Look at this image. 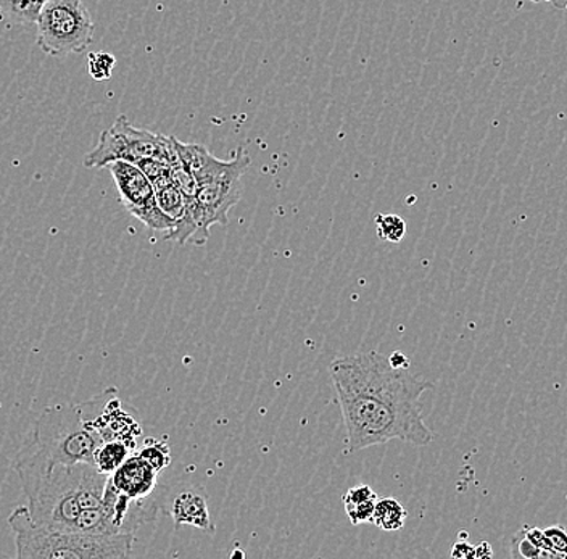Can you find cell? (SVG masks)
I'll return each mask as SVG.
<instances>
[{
  "label": "cell",
  "mask_w": 567,
  "mask_h": 559,
  "mask_svg": "<svg viewBox=\"0 0 567 559\" xmlns=\"http://www.w3.org/2000/svg\"><path fill=\"white\" fill-rule=\"evenodd\" d=\"M145 158L166 163L172 168L181 163L173 137L134 127L122 115L101 134L97 145L84 157V166L101 169L113 162L136 163Z\"/></svg>",
  "instance_id": "8992f818"
},
{
  "label": "cell",
  "mask_w": 567,
  "mask_h": 559,
  "mask_svg": "<svg viewBox=\"0 0 567 559\" xmlns=\"http://www.w3.org/2000/svg\"><path fill=\"white\" fill-rule=\"evenodd\" d=\"M408 518L405 506L399 504L395 498H381L375 501L374 515L371 522L385 532H396L403 529Z\"/></svg>",
  "instance_id": "7c38bea8"
},
{
  "label": "cell",
  "mask_w": 567,
  "mask_h": 559,
  "mask_svg": "<svg viewBox=\"0 0 567 559\" xmlns=\"http://www.w3.org/2000/svg\"><path fill=\"white\" fill-rule=\"evenodd\" d=\"M492 557H494V551H492V547L487 544V541H482V544L477 545L476 555H474V558L485 559Z\"/></svg>",
  "instance_id": "d4e9b609"
},
{
  "label": "cell",
  "mask_w": 567,
  "mask_h": 559,
  "mask_svg": "<svg viewBox=\"0 0 567 559\" xmlns=\"http://www.w3.org/2000/svg\"><path fill=\"white\" fill-rule=\"evenodd\" d=\"M230 558H246V553H244L243 550H234L233 553H230Z\"/></svg>",
  "instance_id": "484cf974"
},
{
  "label": "cell",
  "mask_w": 567,
  "mask_h": 559,
  "mask_svg": "<svg viewBox=\"0 0 567 559\" xmlns=\"http://www.w3.org/2000/svg\"><path fill=\"white\" fill-rule=\"evenodd\" d=\"M168 515L172 516L175 526L183 524L194 526L207 534H215V524L212 521L210 506H208V494L204 487L197 484H183L176 487L173 495H169Z\"/></svg>",
  "instance_id": "30bf717a"
},
{
  "label": "cell",
  "mask_w": 567,
  "mask_h": 559,
  "mask_svg": "<svg viewBox=\"0 0 567 559\" xmlns=\"http://www.w3.org/2000/svg\"><path fill=\"white\" fill-rule=\"evenodd\" d=\"M84 426L101 442L123 441L136 451L137 437L142 434L136 417L123 412L118 389L110 387L97 397L80 403Z\"/></svg>",
  "instance_id": "9c48e42d"
},
{
  "label": "cell",
  "mask_w": 567,
  "mask_h": 559,
  "mask_svg": "<svg viewBox=\"0 0 567 559\" xmlns=\"http://www.w3.org/2000/svg\"><path fill=\"white\" fill-rule=\"evenodd\" d=\"M250 155L240 148L219 175L197 187L195 199H186V214L176 222L181 242L205 246L213 225L228 226L230 208L236 207L243 190V176L250 166Z\"/></svg>",
  "instance_id": "5b68a950"
},
{
  "label": "cell",
  "mask_w": 567,
  "mask_h": 559,
  "mask_svg": "<svg viewBox=\"0 0 567 559\" xmlns=\"http://www.w3.org/2000/svg\"><path fill=\"white\" fill-rule=\"evenodd\" d=\"M375 229H378L379 239L399 244L405 239L406 221L399 215L381 214L375 217Z\"/></svg>",
  "instance_id": "e0dca14e"
},
{
  "label": "cell",
  "mask_w": 567,
  "mask_h": 559,
  "mask_svg": "<svg viewBox=\"0 0 567 559\" xmlns=\"http://www.w3.org/2000/svg\"><path fill=\"white\" fill-rule=\"evenodd\" d=\"M155 196H157V204L159 210L177 222L186 214V197L181 193L179 187L176 186L175 180L165 186L155 189Z\"/></svg>",
  "instance_id": "9a60e30c"
},
{
  "label": "cell",
  "mask_w": 567,
  "mask_h": 559,
  "mask_svg": "<svg viewBox=\"0 0 567 559\" xmlns=\"http://www.w3.org/2000/svg\"><path fill=\"white\" fill-rule=\"evenodd\" d=\"M106 169L115 180L120 201L134 218L140 219L155 232L166 235L175 228L176 222L159 210L151 180L134 163L113 162L106 166Z\"/></svg>",
  "instance_id": "ba28073f"
},
{
  "label": "cell",
  "mask_w": 567,
  "mask_h": 559,
  "mask_svg": "<svg viewBox=\"0 0 567 559\" xmlns=\"http://www.w3.org/2000/svg\"><path fill=\"white\" fill-rule=\"evenodd\" d=\"M532 2H544V0H532Z\"/></svg>",
  "instance_id": "4316f807"
},
{
  "label": "cell",
  "mask_w": 567,
  "mask_h": 559,
  "mask_svg": "<svg viewBox=\"0 0 567 559\" xmlns=\"http://www.w3.org/2000/svg\"><path fill=\"white\" fill-rule=\"evenodd\" d=\"M556 558H567V529L563 526H553L544 530Z\"/></svg>",
  "instance_id": "44dd1931"
},
{
  "label": "cell",
  "mask_w": 567,
  "mask_h": 559,
  "mask_svg": "<svg viewBox=\"0 0 567 559\" xmlns=\"http://www.w3.org/2000/svg\"><path fill=\"white\" fill-rule=\"evenodd\" d=\"M38 44L44 54H81L94 39L95 24L83 0H49L38 20Z\"/></svg>",
  "instance_id": "52a82bcc"
},
{
  "label": "cell",
  "mask_w": 567,
  "mask_h": 559,
  "mask_svg": "<svg viewBox=\"0 0 567 559\" xmlns=\"http://www.w3.org/2000/svg\"><path fill=\"white\" fill-rule=\"evenodd\" d=\"M102 442L84 426L80 405L48 406L35 420L33 435L13 458L17 476L49 473L55 466L94 465Z\"/></svg>",
  "instance_id": "3957f363"
},
{
  "label": "cell",
  "mask_w": 567,
  "mask_h": 559,
  "mask_svg": "<svg viewBox=\"0 0 567 559\" xmlns=\"http://www.w3.org/2000/svg\"><path fill=\"white\" fill-rule=\"evenodd\" d=\"M137 455L142 456L157 473H162L163 469L172 465L169 445L166 442L157 441V438H147Z\"/></svg>",
  "instance_id": "2e32d148"
},
{
  "label": "cell",
  "mask_w": 567,
  "mask_h": 559,
  "mask_svg": "<svg viewBox=\"0 0 567 559\" xmlns=\"http://www.w3.org/2000/svg\"><path fill=\"white\" fill-rule=\"evenodd\" d=\"M116 59L109 52H92L87 56L89 76L92 80L106 81L112 77L113 69H115Z\"/></svg>",
  "instance_id": "d6986e66"
},
{
  "label": "cell",
  "mask_w": 567,
  "mask_h": 559,
  "mask_svg": "<svg viewBox=\"0 0 567 559\" xmlns=\"http://www.w3.org/2000/svg\"><path fill=\"white\" fill-rule=\"evenodd\" d=\"M388 360H389L390 366L395 368V370H408V368L411 366L410 359H408L405 353L400 352V350H396V352H393L392 355H390Z\"/></svg>",
  "instance_id": "cb8c5ba5"
},
{
  "label": "cell",
  "mask_w": 567,
  "mask_h": 559,
  "mask_svg": "<svg viewBox=\"0 0 567 559\" xmlns=\"http://www.w3.org/2000/svg\"><path fill=\"white\" fill-rule=\"evenodd\" d=\"M9 526L20 559H118L133 550L134 534H84L35 526L28 506H18Z\"/></svg>",
  "instance_id": "277c9868"
},
{
  "label": "cell",
  "mask_w": 567,
  "mask_h": 559,
  "mask_svg": "<svg viewBox=\"0 0 567 559\" xmlns=\"http://www.w3.org/2000/svg\"><path fill=\"white\" fill-rule=\"evenodd\" d=\"M375 501L368 500L361 501V504H350L346 506L347 516H349L350 522L353 526H360V524L371 522L372 515H374Z\"/></svg>",
  "instance_id": "ffe728a7"
},
{
  "label": "cell",
  "mask_w": 567,
  "mask_h": 559,
  "mask_svg": "<svg viewBox=\"0 0 567 559\" xmlns=\"http://www.w3.org/2000/svg\"><path fill=\"white\" fill-rule=\"evenodd\" d=\"M95 465H59L44 474L18 477L28 497V511L35 526L76 530L83 511L104 501L109 483Z\"/></svg>",
  "instance_id": "7a4b0ae2"
},
{
  "label": "cell",
  "mask_w": 567,
  "mask_h": 559,
  "mask_svg": "<svg viewBox=\"0 0 567 559\" xmlns=\"http://www.w3.org/2000/svg\"><path fill=\"white\" fill-rule=\"evenodd\" d=\"M342 410L349 448L364 451L390 441L425 447L434 441L425 426L421 397L434 387L408 370L390 366L378 352L337 356L329 368Z\"/></svg>",
  "instance_id": "6da1fadb"
},
{
  "label": "cell",
  "mask_w": 567,
  "mask_h": 559,
  "mask_svg": "<svg viewBox=\"0 0 567 559\" xmlns=\"http://www.w3.org/2000/svg\"><path fill=\"white\" fill-rule=\"evenodd\" d=\"M514 545H516V547H514V550H516L514 551V555H519V557L527 559L544 558V551H542L540 548L535 547L526 536L520 540L516 539Z\"/></svg>",
  "instance_id": "7402d4cb"
},
{
  "label": "cell",
  "mask_w": 567,
  "mask_h": 559,
  "mask_svg": "<svg viewBox=\"0 0 567 559\" xmlns=\"http://www.w3.org/2000/svg\"><path fill=\"white\" fill-rule=\"evenodd\" d=\"M134 165L147 176L154 189L173 183V169L166 163L154 161V158H145V161H137Z\"/></svg>",
  "instance_id": "ac0fdd59"
},
{
  "label": "cell",
  "mask_w": 567,
  "mask_h": 559,
  "mask_svg": "<svg viewBox=\"0 0 567 559\" xmlns=\"http://www.w3.org/2000/svg\"><path fill=\"white\" fill-rule=\"evenodd\" d=\"M49 0H0V17L13 24L35 23Z\"/></svg>",
  "instance_id": "5bb4252c"
},
{
  "label": "cell",
  "mask_w": 567,
  "mask_h": 559,
  "mask_svg": "<svg viewBox=\"0 0 567 559\" xmlns=\"http://www.w3.org/2000/svg\"><path fill=\"white\" fill-rule=\"evenodd\" d=\"M474 555H476V547L467 540H460L458 544L453 545V558H474Z\"/></svg>",
  "instance_id": "603a6c76"
},
{
  "label": "cell",
  "mask_w": 567,
  "mask_h": 559,
  "mask_svg": "<svg viewBox=\"0 0 567 559\" xmlns=\"http://www.w3.org/2000/svg\"><path fill=\"white\" fill-rule=\"evenodd\" d=\"M158 474L133 452L115 473L110 474L109 480L118 494L131 500H142L157 491Z\"/></svg>",
  "instance_id": "8fae6325"
},
{
  "label": "cell",
  "mask_w": 567,
  "mask_h": 559,
  "mask_svg": "<svg viewBox=\"0 0 567 559\" xmlns=\"http://www.w3.org/2000/svg\"><path fill=\"white\" fill-rule=\"evenodd\" d=\"M133 452V448L123 441L102 442L97 451H95V468L101 470L102 474L110 476V474L115 473L126 462L127 456Z\"/></svg>",
  "instance_id": "4fadbf2b"
}]
</instances>
